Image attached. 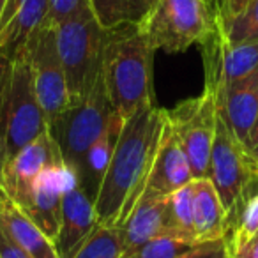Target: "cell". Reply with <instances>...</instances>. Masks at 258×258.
Wrapping results in <instances>:
<instances>
[{
	"label": "cell",
	"instance_id": "cell-11",
	"mask_svg": "<svg viewBox=\"0 0 258 258\" xmlns=\"http://www.w3.org/2000/svg\"><path fill=\"white\" fill-rule=\"evenodd\" d=\"M191 180H195V177L189 159L186 158V152L182 151L168 122H165L158 154L152 163L151 173H149L147 184H145L140 200L166 198L182 186L189 184Z\"/></svg>",
	"mask_w": 258,
	"mask_h": 258
},
{
	"label": "cell",
	"instance_id": "cell-16",
	"mask_svg": "<svg viewBox=\"0 0 258 258\" xmlns=\"http://www.w3.org/2000/svg\"><path fill=\"white\" fill-rule=\"evenodd\" d=\"M120 233L124 240V251L135 249L147 240L165 233H175L170 216L168 197L138 202L133 212L120 226Z\"/></svg>",
	"mask_w": 258,
	"mask_h": 258
},
{
	"label": "cell",
	"instance_id": "cell-19",
	"mask_svg": "<svg viewBox=\"0 0 258 258\" xmlns=\"http://www.w3.org/2000/svg\"><path fill=\"white\" fill-rule=\"evenodd\" d=\"M226 209L209 179L193 180V232L198 242L225 237Z\"/></svg>",
	"mask_w": 258,
	"mask_h": 258
},
{
	"label": "cell",
	"instance_id": "cell-17",
	"mask_svg": "<svg viewBox=\"0 0 258 258\" xmlns=\"http://www.w3.org/2000/svg\"><path fill=\"white\" fill-rule=\"evenodd\" d=\"M122 124H124V118L115 111L110 120H108L106 127H104V131L101 133V137L97 138L92 144V147L85 152L80 166L76 168V172L73 173L76 184H78L87 193V197L94 202H96L97 191H99L103 177L108 170L111 156H113Z\"/></svg>",
	"mask_w": 258,
	"mask_h": 258
},
{
	"label": "cell",
	"instance_id": "cell-35",
	"mask_svg": "<svg viewBox=\"0 0 258 258\" xmlns=\"http://www.w3.org/2000/svg\"><path fill=\"white\" fill-rule=\"evenodd\" d=\"M209 2H211V4H214V6L218 4V0H209Z\"/></svg>",
	"mask_w": 258,
	"mask_h": 258
},
{
	"label": "cell",
	"instance_id": "cell-18",
	"mask_svg": "<svg viewBox=\"0 0 258 258\" xmlns=\"http://www.w3.org/2000/svg\"><path fill=\"white\" fill-rule=\"evenodd\" d=\"M0 226L23 247L30 258H58L53 240L48 239L34 225L32 219L9 200L6 193L0 197Z\"/></svg>",
	"mask_w": 258,
	"mask_h": 258
},
{
	"label": "cell",
	"instance_id": "cell-25",
	"mask_svg": "<svg viewBox=\"0 0 258 258\" xmlns=\"http://www.w3.org/2000/svg\"><path fill=\"white\" fill-rule=\"evenodd\" d=\"M85 6H89V0H48V16L44 25H58Z\"/></svg>",
	"mask_w": 258,
	"mask_h": 258
},
{
	"label": "cell",
	"instance_id": "cell-22",
	"mask_svg": "<svg viewBox=\"0 0 258 258\" xmlns=\"http://www.w3.org/2000/svg\"><path fill=\"white\" fill-rule=\"evenodd\" d=\"M218 30L230 44L258 39V0H251L237 15L218 18Z\"/></svg>",
	"mask_w": 258,
	"mask_h": 258
},
{
	"label": "cell",
	"instance_id": "cell-34",
	"mask_svg": "<svg viewBox=\"0 0 258 258\" xmlns=\"http://www.w3.org/2000/svg\"><path fill=\"white\" fill-rule=\"evenodd\" d=\"M4 6H6V0H0V18H2V11H4Z\"/></svg>",
	"mask_w": 258,
	"mask_h": 258
},
{
	"label": "cell",
	"instance_id": "cell-26",
	"mask_svg": "<svg viewBox=\"0 0 258 258\" xmlns=\"http://www.w3.org/2000/svg\"><path fill=\"white\" fill-rule=\"evenodd\" d=\"M177 258H230L228 249H226L225 239L209 240V242H200L189 251L182 253Z\"/></svg>",
	"mask_w": 258,
	"mask_h": 258
},
{
	"label": "cell",
	"instance_id": "cell-32",
	"mask_svg": "<svg viewBox=\"0 0 258 258\" xmlns=\"http://www.w3.org/2000/svg\"><path fill=\"white\" fill-rule=\"evenodd\" d=\"M258 144V120L256 124H254V129H253V133H251V138H249V145H247V149H253L254 145Z\"/></svg>",
	"mask_w": 258,
	"mask_h": 258
},
{
	"label": "cell",
	"instance_id": "cell-33",
	"mask_svg": "<svg viewBox=\"0 0 258 258\" xmlns=\"http://www.w3.org/2000/svg\"><path fill=\"white\" fill-rule=\"evenodd\" d=\"M249 152H251V156H253V159L256 161V165H258V144L254 145L253 149H249Z\"/></svg>",
	"mask_w": 258,
	"mask_h": 258
},
{
	"label": "cell",
	"instance_id": "cell-2",
	"mask_svg": "<svg viewBox=\"0 0 258 258\" xmlns=\"http://www.w3.org/2000/svg\"><path fill=\"white\" fill-rule=\"evenodd\" d=\"M156 48L140 25L125 22L108 30L103 82L113 110L122 118L152 103V64Z\"/></svg>",
	"mask_w": 258,
	"mask_h": 258
},
{
	"label": "cell",
	"instance_id": "cell-3",
	"mask_svg": "<svg viewBox=\"0 0 258 258\" xmlns=\"http://www.w3.org/2000/svg\"><path fill=\"white\" fill-rule=\"evenodd\" d=\"M53 29L58 57L68 82L69 103L75 106L89 97L103 75L108 30L97 23L90 6L82 8Z\"/></svg>",
	"mask_w": 258,
	"mask_h": 258
},
{
	"label": "cell",
	"instance_id": "cell-6",
	"mask_svg": "<svg viewBox=\"0 0 258 258\" xmlns=\"http://www.w3.org/2000/svg\"><path fill=\"white\" fill-rule=\"evenodd\" d=\"M113 113L115 110L108 99L101 75L94 90L83 103L69 106L48 124V131L57 142L64 165L71 175L80 166L85 152L101 137Z\"/></svg>",
	"mask_w": 258,
	"mask_h": 258
},
{
	"label": "cell",
	"instance_id": "cell-31",
	"mask_svg": "<svg viewBox=\"0 0 258 258\" xmlns=\"http://www.w3.org/2000/svg\"><path fill=\"white\" fill-rule=\"evenodd\" d=\"M6 161H8V154H6L4 138H2V133H0V197H2V193H4V189H2V173H4Z\"/></svg>",
	"mask_w": 258,
	"mask_h": 258
},
{
	"label": "cell",
	"instance_id": "cell-5",
	"mask_svg": "<svg viewBox=\"0 0 258 258\" xmlns=\"http://www.w3.org/2000/svg\"><path fill=\"white\" fill-rule=\"evenodd\" d=\"M46 131L48 120L37 99L29 55L23 44L13 60L11 82L0 118V133L4 138L8 159Z\"/></svg>",
	"mask_w": 258,
	"mask_h": 258
},
{
	"label": "cell",
	"instance_id": "cell-28",
	"mask_svg": "<svg viewBox=\"0 0 258 258\" xmlns=\"http://www.w3.org/2000/svg\"><path fill=\"white\" fill-rule=\"evenodd\" d=\"M13 60L15 58L8 51L0 50V118H2V108H4L6 103V96H8L9 82H11Z\"/></svg>",
	"mask_w": 258,
	"mask_h": 258
},
{
	"label": "cell",
	"instance_id": "cell-9",
	"mask_svg": "<svg viewBox=\"0 0 258 258\" xmlns=\"http://www.w3.org/2000/svg\"><path fill=\"white\" fill-rule=\"evenodd\" d=\"M25 50L32 69L37 99L50 124L71 106L53 27H41L25 43Z\"/></svg>",
	"mask_w": 258,
	"mask_h": 258
},
{
	"label": "cell",
	"instance_id": "cell-30",
	"mask_svg": "<svg viewBox=\"0 0 258 258\" xmlns=\"http://www.w3.org/2000/svg\"><path fill=\"white\" fill-rule=\"evenodd\" d=\"M251 0H218L216 9H218V18H226L233 16L239 11H242Z\"/></svg>",
	"mask_w": 258,
	"mask_h": 258
},
{
	"label": "cell",
	"instance_id": "cell-23",
	"mask_svg": "<svg viewBox=\"0 0 258 258\" xmlns=\"http://www.w3.org/2000/svg\"><path fill=\"white\" fill-rule=\"evenodd\" d=\"M197 244L198 242L187 237L177 235V233H165V235L147 240L135 249L124 251L120 258H177Z\"/></svg>",
	"mask_w": 258,
	"mask_h": 258
},
{
	"label": "cell",
	"instance_id": "cell-12",
	"mask_svg": "<svg viewBox=\"0 0 258 258\" xmlns=\"http://www.w3.org/2000/svg\"><path fill=\"white\" fill-rule=\"evenodd\" d=\"M96 225L94 200L87 197L85 191L76 184L75 177H71L62 198L60 226L53 242L58 258H71L92 233Z\"/></svg>",
	"mask_w": 258,
	"mask_h": 258
},
{
	"label": "cell",
	"instance_id": "cell-1",
	"mask_svg": "<svg viewBox=\"0 0 258 258\" xmlns=\"http://www.w3.org/2000/svg\"><path fill=\"white\" fill-rule=\"evenodd\" d=\"M166 113L147 104L124 118L113 156L97 191L94 209L97 225L120 228L144 195L158 154Z\"/></svg>",
	"mask_w": 258,
	"mask_h": 258
},
{
	"label": "cell",
	"instance_id": "cell-7",
	"mask_svg": "<svg viewBox=\"0 0 258 258\" xmlns=\"http://www.w3.org/2000/svg\"><path fill=\"white\" fill-rule=\"evenodd\" d=\"M165 113L166 122L189 159L193 177L205 179L218 122L214 94L204 90V94L182 101L172 110H165Z\"/></svg>",
	"mask_w": 258,
	"mask_h": 258
},
{
	"label": "cell",
	"instance_id": "cell-15",
	"mask_svg": "<svg viewBox=\"0 0 258 258\" xmlns=\"http://www.w3.org/2000/svg\"><path fill=\"white\" fill-rule=\"evenodd\" d=\"M48 0H6L0 18V50L13 58L16 51L44 25Z\"/></svg>",
	"mask_w": 258,
	"mask_h": 258
},
{
	"label": "cell",
	"instance_id": "cell-20",
	"mask_svg": "<svg viewBox=\"0 0 258 258\" xmlns=\"http://www.w3.org/2000/svg\"><path fill=\"white\" fill-rule=\"evenodd\" d=\"M152 4L154 0H89L90 11L104 30L125 22L140 23Z\"/></svg>",
	"mask_w": 258,
	"mask_h": 258
},
{
	"label": "cell",
	"instance_id": "cell-14",
	"mask_svg": "<svg viewBox=\"0 0 258 258\" xmlns=\"http://www.w3.org/2000/svg\"><path fill=\"white\" fill-rule=\"evenodd\" d=\"M216 106L233 135L247 147L258 120V68L249 76L230 85L216 99Z\"/></svg>",
	"mask_w": 258,
	"mask_h": 258
},
{
	"label": "cell",
	"instance_id": "cell-13",
	"mask_svg": "<svg viewBox=\"0 0 258 258\" xmlns=\"http://www.w3.org/2000/svg\"><path fill=\"white\" fill-rule=\"evenodd\" d=\"M71 177L73 175L64 165L48 168L37 179L27 207L22 209L32 219L34 225L53 242L60 226L62 198Z\"/></svg>",
	"mask_w": 258,
	"mask_h": 258
},
{
	"label": "cell",
	"instance_id": "cell-27",
	"mask_svg": "<svg viewBox=\"0 0 258 258\" xmlns=\"http://www.w3.org/2000/svg\"><path fill=\"white\" fill-rule=\"evenodd\" d=\"M230 258H258V233L246 239L225 240Z\"/></svg>",
	"mask_w": 258,
	"mask_h": 258
},
{
	"label": "cell",
	"instance_id": "cell-29",
	"mask_svg": "<svg viewBox=\"0 0 258 258\" xmlns=\"http://www.w3.org/2000/svg\"><path fill=\"white\" fill-rule=\"evenodd\" d=\"M0 258H30L23 251V247L8 235V232L2 226H0Z\"/></svg>",
	"mask_w": 258,
	"mask_h": 258
},
{
	"label": "cell",
	"instance_id": "cell-24",
	"mask_svg": "<svg viewBox=\"0 0 258 258\" xmlns=\"http://www.w3.org/2000/svg\"><path fill=\"white\" fill-rule=\"evenodd\" d=\"M168 207L170 216H172L173 232L198 242L195 239L193 232V180L189 184H186V186H182L180 189H177L175 193L170 195Z\"/></svg>",
	"mask_w": 258,
	"mask_h": 258
},
{
	"label": "cell",
	"instance_id": "cell-21",
	"mask_svg": "<svg viewBox=\"0 0 258 258\" xmlns=\"http://www.w3.org/2000/svg\"><path fill=\"white\" fill-rule=\"evenodd\" d=\"M124 253V240L120 228L96 225L85 242L71 258H120Z\"/></svg>",
	"mask_w": 258,
	"mask_h": 258
},
{
	"label": "cell",
	"instance_id": "cell-4",
	"mask_svg": "<svg viewBox=\"0 0 258 258\" xmlns=\"http://www.w3.org/2000/svg\"><path fill=\"white\" fill-rule=\"evenodd\" d=\"M156 50L186 51L218 27V9L209 0H154L140 23Z\"/></svg>",
	"mask_w": 258,
	"mask_h": 258
},
{
	"label": "cell",
	"instance_id": "cell-10",
	"mask_svg": "<svg viewBox=\"0 0 258 258\" xmlns=\"http://www.w3.org/2000/svg\"><path fill=\"white\" fill-rule=\"evenodd\" d=\"M60 165H64L60 149L50 131H46L6 161L2 173V189L16 207L25 209L37 179L48 168Z\"/></svg>",
	"mask_w": 258,
	"mask_h": 258
},
{
	"label": "cell",
	"instance_id": "cell-8",
	"mask_svg": "<svg viewBox=\"0 0 258 258\" xmlns=\"http://www.w3.org/2000/svg\"><path fill=\"white\" fill-rule=\"evenodd\" d=\"M205 179L216 187L226 211L235 204L242 191L258 179V165L249 149L233 135L219 113Z\"/></svg>",
	"mask_w": 258,
	"mask_h": 258
}]
</instances>
